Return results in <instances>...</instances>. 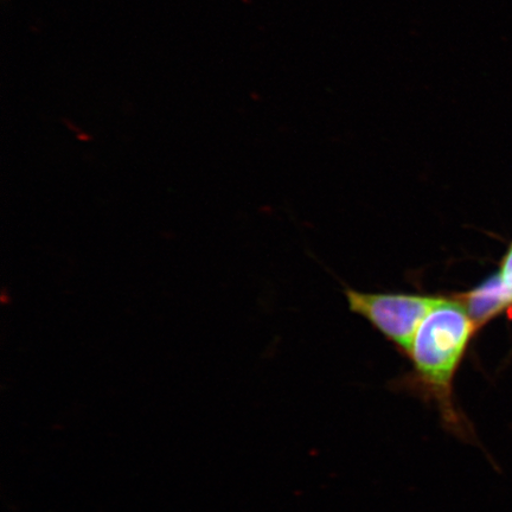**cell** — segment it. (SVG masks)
I'll use <instances>...</instances> for the list:
<instances>
[{
	"label": "cell",
	"mask_w": 512,
	"mask_h": 512,
	"mask_svg": "<svg viewBox=\"0 0 512 512\" xmlns=\"http://www.w3.org/2000/svg\"><path fill=\"white\" fill-rule=\"evenodd\" d=\"M458 297L464 303L477 329L512 305V294L503 285L498 273L492 275L482 285L473 288L471 292L460 294Z\"/></svg>",
	"instance_id": "obj_3"
},
{
	"label": "cell",
	"mask_w": 512,
	"mask_h": 512,
	"mask_svg": "<svg viewBox=\"0 0 512 512\" xmlns=\"http://www.w3.org/2000/svg\"><path fill=\"white\" fill-rule=\"evenodd\" d=\"M476 330L462 300L446 297L416 332L411 371L392 384L435 408L445 430L460 438H467L470 427L454 398V380Z\"/></svg>",
	"instance_id": "obj_1"
},
{
	"label": "cell",
	"mask_w": 512,
	"mask_h": 512,
	"mask_svg": "<svg viewBox=\"0 0 512 512\" xmlns=\"http://www.w3.org/2000/svg\"><path fill=\"white\" fill-rule=\"evenodd\" d=\"M350 310L379 330L400 354L409 357L416 332L443 296L406 293H364L345 290Z\"/></svg>",
	"instance_id": "obj_2"
},
{
	"label": "cell",
	"mask_w": 512,
	"mask_h": 512,
	"mask_svg": "<svg viewBox=\"0 0 512 512\" xmlns=\"http://www.w3.org/2000/svg\"><path fill=\"white\" fill-rule=\"evenodd\" d=\"M498 275L499 278H501L503 285L507 287L512 294V246L507 256H505L502 270Z\"/></svg>",
	"instance_id": "obj_4"
}]
</instances>
